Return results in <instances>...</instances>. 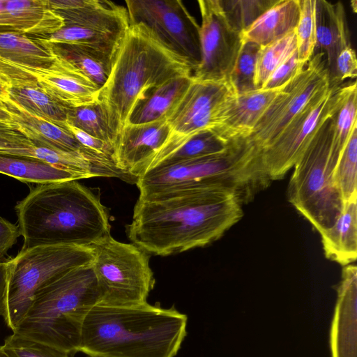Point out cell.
I'll return each mask as SVG.
<instances>
[{
    "label": "cell",
    "mask_w": 357,
    "mask_h": 357,
    "mask_svg": "<svg viewBox=\"0 0 357 357\" xmlns=\"http://www.w3.org/2000/svg\"><path fill=\"white\" fill-rule=\"evenodd\" d=\"M242 205L220 187L138 198L126 232L149 255L183 252L219 239L242 218Z\"/></svg>",
    "instance_id": "cell-1"
},
{
    "label": "cell",
    "mask_w": 357,
    "mask_h": 357,
    "mask_svg": "<svg viewBox=\"0 0 357 357\" xmlns=\"http://www.w3.org/2000/svg\"><path fill=\"white\" fill-rule=\"evenodd\" d=\"M187 324L186 314L159 303L96 304L84 319L79 352L89 357H175Z\"/></svg>",
    "instance_id": "cell-2"
},
{
    "label": "cell",
    "mask_w": 357,
    "mask_h": 357,
    "mask_svg": "<svg viewBox=\"0 0 357 357\" xmlns=\"http://www.w3.org/2000/svg\"><path fill=\"white\" fill-rule=\"evenodd\" d=\"M22 250L37 246L90 247L110 234L99 197L77 180L38 184L15 206Z\"/></svg>",
    "instance_id": "cell-3"
},
{
    "label": "cell",
    "mask_w": 357,
    "mask_h": 357,
    "mask_svg": "<svg viewBox=\"0 0 357 357\" xmlns=\"http://www.w3.org/2000/svg\"><path fill=\"white\" fill-rule=\"evenodd\" d=\"M192 72L186 61L166 48L146 26L130 24L98 94L114 145L135 108L154 89Z\"/></svg>",
    "instance_id": "cell-4"
},
{
    "label": "cell",
    "mask_w": 357,
    "mask_h": 357,
    "mask_svg": "<svg viewBox=\"0 0 357 357\" xmlns=\"http://www.w3.org/2000/svg\"><path fill=\"white\" fill-rule=\"evenodd\" d=\"M271 181L261 150L241 138L221 153L149 169L135 183L140 199L220 187L233 190L243 204Z\"/></svg>",
    "instance_id": "cell-5"
},
{
    "label": "cell",
    "mask_w": 357,
    "mask_h": 357,
    "mask_svg": "<svg viewBox=\"0 0 357 357\" xmlns=\"http://www.w3.org/2000/svg\"><path fill=\"white\" fill-rule=\"evenodd\" d=\"M98 301L92 263L76 267L36 293L13 333L74 354L84 319Z\"/></svg>",
    "instance_id": "cell-6"
},
{
    "label": "cell",
    "mask_w": 357,
    "mask_h": 357,
    "mask_svg": "<svg viewBox=\"0 0 357 357\" xmlns=\"http://www.w3.org/2000/svg\"><path fill=\"white\" fill-rule=\"evenodd\" d=\"M333 134L332 116L321 126L294 165L287 188L289 202L319 234L333 225L344 206L330 161Z\"/></svg>",
    "instance_id": "cell-7"
},
{
    "label": "cell",
    "mask_w": 357,
    "mask_h": 357,
    "mask_svg": "<svg viewBox=\"0 0 357 357\" xmlns=\"http://www.w3.org/2000/svg\"><path fill=\"white\" fill-rule=\"evenodd\" d=\"M93 249L54 245L21 250L8 261V278L3 321L13 332L29 309L36 293L69 271L91 264Z\"/></svg>",
    "instance_id": "cell-8"
},
{
    "label": "cell",
    "mask_w": 357,
    "mask_h": 357,
    "mask_svg": "<svg viewBox=\"0 0 357 357\" xmlns=\"http://www.w3.org/2000/svg\"><path fill=\"white\" fill-rule=\"evenodd\" d=\"M92 266L99 291L98 304L137 305L147 303L155 285L150 255L133 243L115 240L109 234L90 246Z\"/></svg>",
    "instance_id": "cell-9"
},
{
    "label": "cell",
    "mask_w": 357,
    "mask_h": 357,
    "mask_svg": "<svg viewBox=\"0 0 357 357\" xmlns=\"http://www.w3.org/2000/svg\"><path fill=\"white\" fill-rule=\"evenodd\" d=\"M305 66L282 87L247 137L258 149L270 144L309 103L330 90L324 52L314 53Z\"/></svg>",
    "instance_id": "cell-10"
},
{
    "label": "cell",
    "mask_w": 357,
    "mask_h": 357,
    "mask_svg": "<svg viewBox=\"0 0 357 357\" xmlns=\"http://www.w3.org/2000/svg\"><path fill=\"white\" fill-rule=\"evenodd\" d=\"M347 84L331 86L309 103L267 146L261 150L271 181L280 179L294 167L321 126L340 107Z\"/></svg>",
    "instance_id": "cell-11"
},
{
    "label": "cell",
    "mask_w": 357,
    "mask_h": 357,
    "mask_svg": "<svg viewBox=\"0 0 357 357\" xmlns=\"http://www.w3.org/2000/svg\"><path fill=\"white\" fill-rule=\"evenodd\" d=\"M130 24L146 26L194 71L201 61L199 25L179 0H126Z\"/></svg>",
    "instance_id": "cell-12"
},
{
    "label": "cell",
    "mask_w": 357,
    "mask_h": 357,
    "mask_svg": "<svg viewBox=\"0 0 357 357\" xmlns=\"http://www.w3.org/2000/svg\"><path fill=\"white\" fill-rule=\"evenodd\" d=\"M234 94L229 81H198L192 77L188 89L166 117L169 135L151 164L192 135L211 130L225 104Z\"/></svg>",
    "instance_id": "cell-13"
},
{
    "label": "cell",
    "mask_w": 357,
    "mask_h": 357,
    "mask_svg": "<svg viewBox=\"0 0 357 357\" xmlns=\"http://www.w3.org/2000/svg\"><path fill=\"white\" fill-rule=\"evenodd\" d=\"M201 61L193 71L198 81H229L242 45L241 33L228 24L219 0H199Z\"/></svg>",
    "instance_id": "cell-14"
},
{
    "label": "cell",
    "mask_w": 357,
    "mask_h": 357,
    "mask_svg": "<svg viewBox=\"0 0 357 357\" xmlns=\"http://www.w3.org/2000/svg\"><path fill=\"white\" fill-rule=\"evenodd\" d=\"M169 132L166 119L140 124L128 123L124 128L114 145V158L129 181L136 183L148 169Z\"/></svg>",
    "instance_id": "cell-15"
},
{
    "label": "cell",
    "mask_w": 357,
    "mask_h": 357,
    "mask_svg": "<svg viewBox=\"0 0 357 357\" xmlns=\"http://www.w3.org/2000/svg\"><path fill=\"white\" fill-rule=\"evenodd\" d=\"M54 57L53 63L46 68L8 70L31 77L47 94L66 107H78L98 101L100 88L66 61Z\"/></svg>",
    "instance_id": "cell-16"
},
{
    "label": "cell",
    "mask_w": 357,
    "mask_h": 357,
    "mask_svg": "<svg viewBox=\"0 0 357 357\" xmlns=\"http://www.w3.org/2000/svg\"><path fill=\"white\" fill-rule=\"evenodd\" d=\"M282 87L234 94L225 104L211 131L227 142L248 137Z\"/></svg>",
    "instance_id": "cell-17"
},
{
    "label": "cell",
    "mask_w": 357,
    "mask_h": 357,
    "mask_svg": "<svg viewBox=\"0 0 357 357\" xmlns=\"http://www.w3.org/2000/svg\"><path fill=\"white\" fill-rule=\"evenodd\" d=\"M64 25H76L124 36L130 26L126 8L109 1L48 0Z\"/></svg>",
    "instance_id": "cell-18"
},
{
    "label": "cell",
    "mask_w": 357,
    "mask_h": 357,
    "mask_svg": "<svg viewBox=\"0 0 357 357\" xmlns=\"http://www.w3.org/2000/svg\"><path fill=\"white\" fill-rule=\"evenodd\" d=\"M331 357H357V268L342 269L331 329Z\"/></svg>",
    "instance_id": "cell-19"
},
{
    "label": "cell",
    "mask_w": 357,
    "mask_h": 357,
    "mask_svg": "<svg viewBox=\"0 0 357 357\" xmlns=\"http://www.w3.org/2000/svg\"><path fill=\"white\" fill-rule=\"evenodd\" d=\"M63 26L48 0H0V29L45 37Z\"/></svg>",
    "instance_id": "cell-20"
},
{
    "label": "cell",
    "mask_w": 357,
    "mask_h": 357,
    "mask_svg": "<svg viewBox=\"0 0 357 357\" xmlns=\"http://www.w3.org/2000/svg\"><path fill=\"white\" fill-rule=\"evenodd\" d=\"M316 45L314 53L325 54L331 86L335 84L336 59L340 52L351 46L343 4L316 0Z\"/></svg>",
    "instance_id": "cell-21"
},
{
    "label": "cell",
    "mask_w": 357,
    "mask_h": 357,
    "mask_svg": "<svg viewBox=\"0 0 357 357\" xmlns=\"http://www.w3.org/2000/svg\"><path fill=\"white\" fill-rule=\"evenodd\" d=\"M5 96L1 100L8 102L24 111L63 127L68 109L48 94L31 77L24 74L6 75Z\"/></svg>",
    "instance_id": "cell-22"
},
{
    "label": "cell",
    "mask_w": 357,
    "mask_h": 357,
    "mask_svg": "<svg viewBox=\"0 0 357 357\" xmlns=\"http://www.w3.org/2000/svg\"><path fill=\"white\" fill-rule=\"evenodd\" d=\"M50 47L36 38L8 29H0V68H46L54 61Z\"/></svg>",
    "instance_id": "cell-23"
},
{
    "label": "cell",
    "mask_w": 357,
    "mask_h": 357,
    "mask_svg": "<svg viewBox=\"0 0 357 357\" xmlns=\"http://www.w3.org/2000/svg\"><path fill=\"white\" fill-rule=\"evenodd\" d=\"M2 102L20 132L34 145L64 151H79L82 149L67 128L31 114L8 102Z\"/></svg>",
    "instance_id": "cell-24"
},
{
    "label": "cell",
    "mask_w": 357,
    "mask_h": 357,
    "mask_svg": "<svg viewBox=\"0 0 357 357\" xmlns=\"http://www.w3.org/2000/svg\"><path fill=\"white\" fill-rule=\"evenodd\" d=\"M300 0H279L241 32L242 43L267 45L294 30L299 19Z\"/></svg>",
    "instance_id": "cell-25"
},
{
    "label": "cell",
    "mask_w": 357,
    "mask_h": 357,
    "mask_svg": "<svg viewBox=\"0 0 357 357\" xmlns=\"http://www.w3.org/2000/svg\"><path fill=\"white\" fill-rule=\"evenodd\" d=\"M326 258L347 266L357 258V197L344 202L341 214L333 225L321 232Z\"/></svg>",
    "instance_id": "cell-26"
},
{
    "label": "cell",
    "mask_w": 357,
    "mask_h": 357,
    "mask_svg": "<svg viewBox=\"0 0 357 357\" xmlns=\"http://www.w3.org/2000/svg\"><path fill=\"white\" fill-rule=\"evenodd\" d=\"M192 81V75L172 78L154 89L133 110L129 123L140 124L166 119Z\"/></svg>",
    "instance_id": "cell-27"
},
{
    "label": "cell",
    "mask_w": 357,
    "mask_h": 357,
    "mask_svg": "<svg viewBox=\"0 0 357 357\" xmlns=\"http://www.w3.org/2000/svg\"><path fill=\"white\" fill-rule=\"evenodd\" d=\"M0 173L38 184L80 179L77 175L32 158L0 154Z\"/></svg>",
    "instance_id": "cell-28"
},
{
    "label": "cell",
    "mask_w": 357,
    "mask_h": 357,
    "mask_svg": "<svg viewBox=\"0 0 357 357\" xmlns=\"http://www.w3.org/2000/svg\"><path fill=\"white\" fill-rule=\"evenodd\" d=\"M39 41L47 45L55 56L66 61L100 89L106 82L112 64V61L107 57L81 45Z\"/></svg>",
    "instance_id": "cell-29"
},
{
    "label": "cell",
    "mask_w": 357,
    "mask_h": 357,
    "mask_svg": "<svg viewBox=\"0 0 357 357\" xmlns=\"http://www.w3.org/2000/svg\"><path fill=\"white\" fill-rule=\"evenodd\" d=\"M123 38L79 26L64 25L49 36L36 38L47 43H68L86 47L113 62Z\"/></svg>",
    "instance_id": "cell-30"
},
{
    "label": "cell",
    "mask_w": 357,
    "mask_h": 357,
    "mask_svg": "<svg viewBox=\"0 0 357 357\" xmlns=\"http://www.w3.org/2000/svg\"><path fill=\"white\" fill-rule=\"evenodd\" d=\"M230 142L225 141L211 130L201 131L153 161L148 169L221 153L227 149Z\"/></svg>",
    "instance_id": "cell-31"
},
{
    "label": "cell",
    "mask_w": 357,
    "mask_h": 357,
    "mask_svg": "<svg viewBox=\"0 0 357 357\" xmlns=\"http://www.w3.org/2000/svg\"><path fill=\"white\" fill-rule=\"evenodd\" d=\"M356 117L357 87L354 81L347 84L343 102L333 116V134L330 161L334 167L354 129L357 127Z\"/></svg>",
    "instance_id": "cell-32"
},
{
    "label": "cell",
    "mask_w": 357,
    "mask_h": 357,
    "mask_svg": "<svg viewBox=\"0 0 357 357\" xmlns=\"http://www.w3.org/2000/svg\"><path fill=\"white\" fill-rule=\"evenodd\" d=\"M296 50L295 29L267 45L260 46L254 78L255 89H261L272 73Z\"/></svg>",
    "instance_id": "cell-33"
},
{
    "label": "cell",
    "mask_w": 357,
    "mask_h": 357,
    "mask_svg": "<svg viewBox=\"0 0 357 357\" xmlns=\"http://www.w3.org/2000/svg\"><path fill=\"white\" fill-rule=\"evenodd\" d=\"M66 121L114 147V140L105 109L98 100L89 105L68 108Z\"/></svg>",
    "instance_id": "cell-34"
},
{
    "label": "cell",
    "mask_w": 357,
    "mask_h": 357,
    "mask_svg": "<svg viewBox=\"0 0 357 357\" xmlns=\"http://www.w3.org/2000/svg\"><path fill=\"white\" fill-rule=\"evenodd\" d=\"M357 127L349 138L336 164L333 179L343 201L357 197Z\"/></svg>",
    "instance_id": "cell-35"
},
{
    "label": "cell",
    "mask_w": 357,
    "mask_h": 357,
    "mask_svg": "<svg viewBox=\"0 0 357 357\" xmlns=\"http://www.w3.org/2000/svg\"><path fill=\"white\" fill-rule=\"evenodd\" d=\"M279 0H219L226 20L240 33Z\"/></svg>",
    "instance_id": "cell-36"
},
{
    "label": "cell",
    "mask_w": 357,
    "mask_h": 357,
    "mask_svg": "<svg viewBox=\"0 0 357 357\" xmlns=\"http://www.w3.org/2000/svg\"><path fill=\"white\" fill-rule=\"evenodd\" d=\"M316 0H300L299 19L295 29L299 61L306 65L316 45Z\"/></svg>",
    "instance_id": "cell-37"
},
{
    "label": "cell",
    "mask_w": 357,
    "mask_h": 357,
    "mask_svg": "<svg viewBox=\"0 0 357 357\" xmlns=\"http://www.w3.org/2000/svg\"><path fill=\"white\" fill-rule=\"evenodd\" d=\"M260 46L253 43H243L229 77L236 94L256 90L254 78L256 60Z\"/></svg>",
    "instance_id": "cell-38"
},
{
    "label": "cell",
    "mask_w": 357,
    "mask_h": 357,
    "mask_svg": "<svg viewBox=\"0 0 357 357\" xmlns=\"http://www.w3.org/2000/svg\"><path fill=\"white\" fill-rule=\"evenodd\" d=\"M2 347L8 357H70V356L63 351L13 333L5 338Z\"/></svg>",
    "instance_id": "cell-39"
},
{
    "label": "cell",
    "mask_w": 357,
    "mask_h": 357,
    "mask_svg": "<svg viewBox=\"0 0 357 357\" xmlns=\"http://www.w3.org/2000/svg\"><path fill=\"white\" fill-rule=\"evenodd\" d=\"M305 66V65L299 61L296 50L272 73L262 89H271L284 86L298 75Z\"/></svg>",
    "instance_id": "cell-40"
},
{
    "label": "cell",
    "mask_w": 357,
    "mask_h": 357,
    "mask_svg": "<svg viewBox=\"0 0 357 357\" xmlns=\"http://www.w3.org/2000/svg\"><path fill=\"white\" fill-rule=\"evenodd\" d=\"M35 146L18 129L13 121H0V154Z\"/></svg>",
    "instance_id": "cell-41"
},
{
    "label": "cell",
    "mask_w": 357,
    "mask_h": 357,
    "mask_svg": "<svg viewBox=\"0 0 357 357\" xmlns=\"http://www.w3.org/2000/svg\"><path fill=\"white\" fill-rule=\"evenodd\" d=\"M63 127L71 132L82 146L106 155L115 161L114 147L111 144L89 135L67 121L63 123Z\"/></svg>",
    "instance_id": "cell-42"
},
{
    "label": "cell",
    "mask_w": 357,
    "mask_h": 357,
    "mask_svg": "<svg viewBox=\"0 0 357 357\" xmlns=\"http://www.w3.org/2000/svg\"><path fill=\"white\" fill-rule=\"evenodd\" d=\"M356 76V52L351 46H349L340 52L336 59L335 84L341 85L344 79H355Z\"/></svg>",
    "instance_id": "cell-43"
},
{
    "label": "cell",
    "mask_w": 357,
    "mask_h": 357,
    "mask_svg": "<svg viewBox=\"0 0 357 357\" xmlns=\"http://www.w3.org/2000/svg\"><path fill=\"white\" fill-rule=\"evenodd\" d=\"M21 236L18 225L0 217V261Z\"/></svg>",
    "instance_id": "cell-44"
},
{
    "label": "cell",
    "mask_w": 357,
    "mask_h": 357,
    "mask_svg": "<svg viewBox=\"0 0 357 357\" xmlns=\"http://www.w3.org/2000/svg\"><path fill=\"white\" fill-rule=\"evenodd\" d=\"M8 262L0 261V317L3 318L6 310L8 289Z\"/></svg>",
    "instance_id": "cell-45"
},
{
    "label": "cell",
    "mask_w": 357,
    "mask_h": 357,
    "mask_svg": "<svg viewBox=\"0 0 357 357\" xmlns=\"http://www.w3.org/2000/svg\"><path fill=\"white\" fill-rule=\"evenodd\" d=\"M0 121H13L10 112L1 101H0Z\"/></svg>",
    "instance_id": "cell-46"
},
{
    "label": "cell",
    "mask_w": 357,
    "mask_h": 357,
    "mask_svg": "<svg viewBox=\"0 0 357 357\" xmlns=\"http://www.w3.org/2000/svg\"><path fill=\"white\" fill-rule=\"evenodd\" d=\"M6 83V75L0 72V101H1L4 98Z\"/></svg>",
    "instance_id": "cell-47"
},
{
    "label": "cell",
    "mask_w": 357,
    "mask_h": 357,
    "mask_svg": "<svg viewBox=\"0 0 357 357\" xmlns=\"http://www.w3.org/2000/svg\"><path fill=\"white\" fill-rule=\"evenodd\" d=\"M0 357H8L4 352L2 345H0Z\"/></svg>",
    "instance_id": "cell-48"
},
{
    "label": "cell",
    "mask_w": 357,
    "mask_h": 357,
    "mask_svg": "<svg viewBox=\"0 0 357 357\" xmlns=\"http://www.w3.org/2000/svg\"><path fill=\"white\" fill-rule=\"evenodd\" d=\"M0 72L1 73V68H0Z\"/></svg>",
    "instance_id": "cell-49"
}]
</instances>
